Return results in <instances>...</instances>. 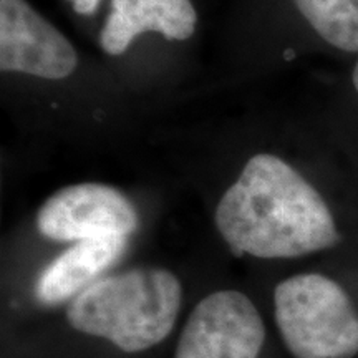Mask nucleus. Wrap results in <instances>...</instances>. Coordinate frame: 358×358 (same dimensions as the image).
Here are the masks:
<instances>
[{
  "label": "nucleus",
  "mask_w": 358,
  "mask_h": 358,
  "mask_svg": "<svg viewBox=\"0 0 358 358\" xmlns=\"http://www.w3.org/2000/svg\"><path fill=\"white\" fill-rule=\"evenodd\" d=\"M181 303L182 285L176 274L163 267H134L100 277L71 299L66 322L124 353H140L173 332Z\"/></svg>",
  "instance_id": "nucleus-2"
},
{
  "label": "nucleus",
  "mask_w": 358,
  "mask_h": 358,
  "mask_svg": "<svg viewBox=\"0 0 358 358\" xmlns=\"http://www.w3.org/2000/svg\"><path fill=\"white\" fill-rule=\"evenodd\" d=\"M214 221L234 256L295 259L340 244L327 201L275 155L252 156L219 201Z\"/></svg>",
  "instance_id": "nucleus-1"
},
{
  "label": "nucleus",
  "mask_w": 358,
  "mask_h": 358,
  "mask_svg": "<svg viewBox=\"0 0 358 358\" xmlns=\"http://www.w3.org/2000/svg\"><path fill=\"white\" fill-rule=\"evenodd\" d=\"M274 320L294 358L358 355V310L332 277L303 272L279 282L274 289Z\"/></svg>",
  "instance_id": "nucleus-3"
},
{
  "label": "nucleus",
  "mask_w": 358,
  "mask_h": 358,
  "mask_svg": "<svg viewBox=\"0 0 358 358\" xmlns=\"http://www.w3.org/2000/svg\"><path fill=\"white\" fill-rule=\"evenodd\" d=\"M70 2L73 3L75 12L80 13V15H92V13L96 12L100 0H70Z\"/></svg>",
  "instance_id": "nucleus-10"
},
{
  "label": "nucleus",
  "mask_w": 358,
  "mask_h": 358,
  "mask_svg": "<svg viewBox=\"0 0 358 358\" xmlns=\"http://www.w3.org/2000/svg\"><path fill=\"white\" fill-rule=\"evenodd\" d=\"M352 82H353V87H355L357 93H358V62H357V65L353 66V71H352Z\"/></svg>",
  "instance_id": "nucleus-11"
},
{
  "label": "nucleus",
  "mask_w": 358,
  "mask_h": 358,
  "mask_svg": "<svg viewBox=\"0 0 358 358\" xmlns=\"http://www.w3.org/2000/svg\"><path fill=\"white\" fill-rule=\"evenodd\" d=\"M266 334L261 312L248 295L216 290L192 308L174 358H259Z\"/></svg>",
  "instance_id": "nucleus-4"
},
{
  "label": "nucleus",
  "mask_w": 358,
  "mask_h": 358,
  "mask_svg": "<svg viewBox=\"0 0 358 358\" xmlns=\"http://www.w3.org/2000/svg\"><path fill=\"white\" fill-rule=\"evenodd\" d=\"M35 222L47 239L80 243L131 236L140 217L131 201L116 187L80 182L53 192L38 209Z\"/></svg>",
  "instance_id": "nucleus-5"
},
{
  "label": "nucleus",
  "mask_w": 358,
  "mask_h": 358,
  "mask_svg": "<svg viewBox=\"0 0 358 358\" xmlns=\"http://www.w3.org/2000/svg\"><path fill=\"white\" fill-rule=\"evenodd\" d=\"M295 6L327 43L358 52V0H295Z\"/></svg>",
  "instance_id": "nucleus-9"
},
{
  "label": "nucleus",
  "mask_w": 358,
  "mask_h": 358,
  "mask_svg": "<svg viewBox=\"0 0 358 358\" xmlns=\"http://www.w3.org/2000/svg\"><path fill=\"white\" fill-rule=\"evenodd\" d=\"M78 55L62 32L25 0H0V70L45 80H64Z\"/></svg>",
  "instance_id": "nucleus-6"
},
{
  "label": "nucleus",
  "mask_w": 358,
  "mask_h": 358,
  "mask_svg": "<svg viewBox=\"0 0 358 358\" xmlns=\"http://www.w3.org/2000/svg\"><path fill=\"white\" fill-rule=\"evenodd\" d=\"M128 237H103L75 243L43 268L35 282V299L42 306H60L100 279L123 256Z\"/></svg>",
  "instance_id": "nucleus-8"
},
{
  "label": "nucleus",
  "mask_w": 358,
  "mask_h": 358,
  "mask_svg": "<svg viewBox=\"0 0 358 358\" xmlns=\"http://www.w3.org/2000/svg\"><path fill=\"white\" fill-rule=\"evenodd\" d=\"M196 24L191 0H111L100 43L108 55L116 57L127 52L138 35L156 32L168 40H187Z\"/></svg>",
  "instance_id": "nucleus-7"
}]
</instances>
